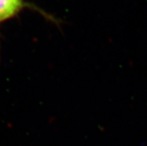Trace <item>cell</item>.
Returning <instances> with one entry per match:
<instances>
[{"mask_svg": "<svg viewBox=\"0 0 147 146\" xmlns=\"http://www.w3.org/2000/svg\"><path fill=\"white\" fill-rule=\"evenodd\" d=\"M25 9H31L38 12L47 20L55 24L58 23V20L55 17L26 0H0V26L4 22L18 17Z\"/></svg>", "mask_w": 147, "mask_h": 146, "instance_id": "cell-1", "label": "cell"}]
</instances>
